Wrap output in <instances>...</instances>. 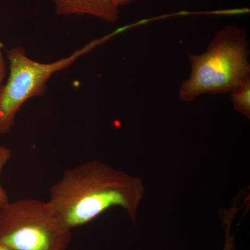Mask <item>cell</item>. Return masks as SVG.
Returning <instances> with one entry per match:
<instances>
[{"mask_svg": "<svg viewBox=\"0 0 250 250\" xmlns=\"http://www.w3.org/2000/svg\"><path fill=\"white\" fill-rule=\"evenodd\" d=\"M134 0H131V2H132V1H134Z\"/></svg>", "mask_w": 250, "mask_h": 250, "instance_id": "obj_10", "label": "cell"}, {"mask_svg": "<svg viewBox=\"0 0 250 250\" xmlns=\"http://www.w3.org/2000/svg\"><path fill=\"white\" fill-rule=\"evenodd\" d=\"M233 217L228 215L222 218L223 229L225 231V244L223 250H236L234 244V236L231 234V225H232Z\"/></svg>", "mask_w": 250, "mask_h": 250, "instance_id": "obj_8", "label": "cell"}, {"mask_svg": "<svg viewBox=\"0 0 250 250\" xmlns=\"http://www.w3.org/2000/svg\"><path fill=\"white\" fill-rule=\"evenodd\" d=\"M0 250H14L11 249V248H9V247L1 246V245H0Z\"/></svg>", "mask_w": 250, "mask_h": 250, "instance_id": "obj_9", "label": "cell"}, {"mask_svg": "<svg viewBox=\"0 0 250 250\" xmlns=\"http://www.w3.org/2000/svg\"><path fill=\"white\" fill-rule=\"evenodd\" d=\"M72 229L48 201L21 199L0 207V245L14 250H66Z\"/></svg>", "mask_w": 250, "mask_h": 250, "instance_id": "obj_3", "label": "cell"}, {"mask_svg": "<svg viewBox=\"0 0 250 250\" xmlns=\"http://www.w3.org/2000/svg\"><path fill=\"white\" fill-rule=\"evenodd\" d=\"M250 45L246 31L222 28L203 53L188 54L190 73L179 88V100L191 103L205 94L231 93L250 77Z\"/></svg>", "mask_w": 250, "mask_h": 250, "instance_id": "obj_2", "label": "cell"}, {"mask_svg": "<svg viewBox=\"0 0 250 250\" xmlns=\"http://www.w3.org/2000/svg\"><path fill=\"white\" fill-rule=\"evenodd\" d=\"M58 16L86 15L109 23H116L121 9L131 0H53Z\"/></svg>", "mask_w": 250, "mask_h": 250, "instance_id": "obj_5", "label": "cell"}, {"mask_svg": "<svg viewBox=\"0 0 250 250\" xmlns=\"http://www.w3.org/2000/svg\"><path fill=\"white\" fill-rule=\"evenodd\" d=\"M233 107L246 118H250V77L235 88L231 93Z\"/></svg>", "mask_w": 250, "mask_h": 250, "instance_id": "obj_6", "label": "cell"}, {"mask_svg": "<svg viewBox=\"0 0 250 250\" xmlns=\"http://www.w3.org/2000/svg\"><path fill=\"white\" fill-rule=\"evenodd\" d=\"M108 37L92 41L69 57L49 63L32 60L21 47L7 52L10 75L6 84L0 87V134H9L21 106L29 99L42 96L54 73L70 67L77 59L93 50Z\"/></svg>", "mask_w": 250, "mask_h": 250, "instance_id": "obj_4", "label": "cell"}, {"mask_svg": "<svg viewBox=\"0 0 250 250\" xmlns=\"http://www.w3.org/2000/svg\"><path fill=\"white\" fill-rule=\"evenodd\" d=\"M12 154H11V149L5 146H0V177H1L3 167L7 164ZM9 202L7 192L1 186V181H0V207H4Z\"/></svg>", "mask_w": 250, "mask_h": 250, "instance_id": "obj_7", "label": "cell"}, {"mask_svg": "<svg viewBox=\"0 0 250 250\" xmlns=\"http://www.w3.org/2000/svg\"><path fill=\"white\" fill-rule=\"evenodd\" d=\"M144 194L142 179L90 161L65 171L49 188L48 202L72 229L115 207L123 208L135 222Z\"/></svg>", "mask_w": 250, "mask_h": 250, "instance_id": "obj_1", "label": "cell"}]
</instances>
